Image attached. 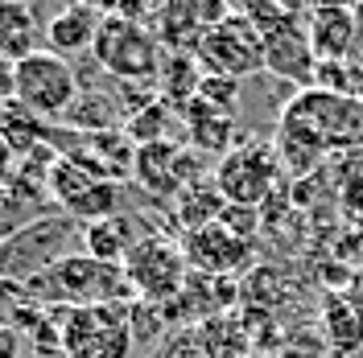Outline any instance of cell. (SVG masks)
I'll use <instances>...</instances> for the list:
<instances>
[{"instance_id":"8fae6325","label":"cell","mask_w":363,"mask_h":358,"mask_svg":"<svg viewBox=\"0 0 363 358\" xmlns=\"http://www.w3.org/2000/svg\"><path fill=\"white\" fill-rule=\"evenodd\" d=\"M133 178L157 198H182L190 185L203 181L199 178V153L194 149H178L174 140L145 144V149H136Z\"/></svg>"},{"instance_id":"8992f818","label":"cell","mask_w":363,"mask_h":358,"mask_svg":"<svg viewBox=\"0 0 363 358\" xmlns=\"http://www.w3.org/2000/svg\"><path fill=\"white\" fill-rule=\"evenodd\" d=\"M79 95H83V74L62 54L38 50L17 62V103L38 120H67Z\"/></svg>"},{"instance_id":"ac0fdd59","label":"cell","mask_w":363,"mask_h":358,"mask_svg":"<svg viewBox=\"0 0 363 358\" xmlns=\"http://www.w3.org/2000/svg\"><path fill=\"white\" fill-rule=\"evenodd\" d=\"M124 190H120V181H91L87 190L79 194L74 202H67L62 210H67L70 219H83V223H108L120 214V206H124Z\"/></svg>"},{"instance_id":"e0dca14e","label":"cell","mask_w":363,"mask_h":358,"mask_svg":"<svg viewBox=\"0 0 363 358\" xmlns=\"http://www.w3.org/2000/svg\"><path fill=\"white\" fill-rule=\"evenodd\" d=\"M322 325H326V337L339 354H351L355 346H363V313L355 309V301L347 292H330L326 305H322Z\"/></svg>"},{"instance_id":"9c48e42d","label":"cell","mask_w":363,"mask_h":358,"mask_svg":"<svg viewBox=\"0 0 363 358\" xmlns=\"http://www.w3.org/2000/svg\"><path fill=\"white\" fill-rule=\"evenodd\" d=\"M277 181H281V161H277L272 140H240L215 169V185L223 202L240 210H256Z\"/></svg>"},{"instance_id":"9a60e30c","label":"cell","mask_w":363,"mask_h":358,"mask_svg":"<svg viewBox=\"0 0 363 358\" xmlns=\"http://www.w3.org/2000/svg\"><path fill=\"white\" fill-rule=\"evenodd\" d=\"M42 29L38 13L29 4H17V0H4L0 4V58L9 62H25L29 54L42 50Z\"/></svg>"},{"instance_id":"30bf717a","label":"cell","mask_w":363,"mask_h":358,"mask_svg":"<svg viewBox=\"0 0 363 358\" xmlns=\"http://www.w3.org/2000/svg\"><path fill=\"white\" fill-rule=\"evenodd\" d=\"M124 276L133 284V296H140L145 305H157L178 296L186 284V251L174 247L161 235H145L140 243L128 251L124 260Z\"/></svg>"},{"instance_id":"7402d4cb","label":"cell","mask_w":363,"mask_h":358,"mask_svg":"<svg viewBox=\"0 0 363 358\" xmlns=\"http://www.w3.org/2000/svg\"><path fill=\"white\" fill-rule=\"evenodd\" d=\"M351 95L363 103V62H351Z\"/></svg>"},{"instance_id":"4fadbf2b","label":"cell","mask_w":363,"mask_h":358,"mask_svg":"<svg viewBox=\"0 0 363 358\" xmlns=\"http://www.w3.org/2000/svg\"><path fill=\"white\" fill-rule=\"evenodd\" d=\"M104 17H108V8H95V4H67V8H58L42 29L45 50H54V54H62V58L91 54Z\"/></svg>"},{"instance_id":"d6986e66","label":"cell","mask_w":363,"mask_h":358,"mask_svg":"<svg viewBox=\"0 0 363 358\" xmlns=\"http://www.w3.org/2000/svg\"><path fill=\"white\" fill-rule=\"evenodd\" d=\"M42 136H45V124L33 112H25L21 103L0 108V140H4L17 157L38 153V149H42Z\"/></svg>"},{"instance_id":"7a4b0ae2","label":"cell","mask_w":363,"mask_h":358,"mask_svg":"<svg viewBox=\"0 0 363 358\" xmlns=\"http://www.w3.org/2000/svg\"><path fill=\"white\" fill-rule=\"evenodd\" d=\"M264 42V70H272L277 79L297 83L301 91L314 87L318 74V54L306 33V8L294 4H244L240 8Z\"/></svg>"},{"instance_id":"ffe728a7","label":"cell","mask_w":363,"mask_h":358,"mask_svg":"<svg viewBox=\"0 0 363 358\" xmlns=\"http://www.w3.org/2000/svg\"><path fill=\"white\" fill-rule=\"evenodd\" d=\"M17 103V62L0 58V108Z\"/></svg>"},{"instance_id":"6da1fadb","label":"cell","mask_w":363,"mask_h":358,"mask_svg":"<svg viewBox=\"0 0 363 358\" xmlns=\"http://www.w3.org/2000/svg\"><path fill=\"white\" fill-rule=\"evenodd\" d=\"M91 62H95V70H104L116 83H128V87L145 83L149 87L165 70V45L153 33V25L108 13L99 33H95V45H91Z\"/></svg>"},{"instance_id":"52a82bcc","label":"cell","mask_w":363,"mask_h":358,"mask_svg":"<svg viewBox=\"0 0 363 358\" xmlns=\"http://www.w3.org/2000/svg\"><path fill=\"white\" fill-rule=\"evenodd\" d=\"M67 358H133V321L124 305H83L58 313Z\"/></svg>"},{"instance_id":"2e32d148","label":"cell","mask_w":363,"mask_h":358,"mask_svg":"<svg viewBox=\"0 0 363 358\" xmlns=\"http://www.w3.org/2000/svg\"><path fill=\"white\" fill-rule=\"evenodd\" d=\"M140 239H145V235L133 231V219L116 214L108 223H91L87 231H83V251L95 255V260H104V264H124L128 251H133Z\"/></svg>"},{"instance_id":"3957f363","label":"cell","mask_w":363,"mask_h":358,"mask_svg":"<svg viewBox=\"0 0 363 358\" xmlns=\"http://www.w3.org/2000/svg\"><path fill=\"white\" fill-rule=\"evenodd\" d=\"M29 292L42 305L62 301L67 309H83V305H124V296H133V284L124 276V264H104L87 251H74L58 268L29 280Z\"/></svg>"},{"instance_id":"277c9868","label":"cell","mask_w":363,"mask_h":358,"mask_svg":"<svg viewBox=\"0 0 363 358\" xmlns=\"http://www.w3.org/2000/svg\"><path fill=\"white\" fill-rule=\"evenodd\" d=\"M83 231L74 226L67 210L62 214H38L29 219L21 231H13L4 243H0V276L4 280H38L50 268H58L67 255H74V239Z\"/></svg>"},{"instance_id":"5bb4252c","label":"cell","mask_w":363,"mask_h":358,"mask_svg":"<svg viewBox=\"0 0 363 358\" xmlns=\"http://www.w3.org/2000/svg\"><path fill=\"white\" fill-rule=\"evenodd\" d=\"M182 251H186V260H190L194 268H203V272L244 268L240 260L248 255V247L240 243V235H235V231H227L223 223H211V226H203V231H190Z\"/></svg>"},{"instance_id":"5b68a950","label":"cell","mask_w":363,"mask_h":358,"mask_svg":"<svg viewBox=\"0 0 363 358\" xmlns=\"http://www.w3.org/2000/svg\"><path fill=\"white\" fill-rule=\"evenodd\" d=\"M277 120H289L301 132H310L326 153L363 149V103L355 95H330L318 87L297 91Z\"/></svg>"},{"instance_id":"44dd1931","label":"cell","mask_w":363,"mask_h":358,"mask_svg":"<svg viewBox=\"0 0 363 358\" xmlns=\"http://www.w3.org/2000/svg\"><path fill=\"white\" fill-rule=\"evenodd\" d=\"M0 358H17V330L0 325Z\"/></svg>"},{"instance_id":"ba28073f","label":"cell","mask_w":363,"mask_h":358,"mask_svg":"<svg viewBox=\"0 0 363 358\" xmlns=\"http://www.w3.org/2000/svg\"><path fill=\"white\" fill-rule=\"evenodd\" d=\"M194 62H199L203 74H211V79H231V83H240L244 74L264 70L260 29H256L240 8H231L223 21L211 25L203 33V42L194 50Z\"/></svg>"},{"instance_id":"7c38bea8","label":"cell","mask_w":363,"mask_h":358,"mask_svg":"<svg viewBox=\"0 0 363 358\" xmlns=\"http://www.w3.org/2000/svg\"><path fill=\"white\" fill-rule=\"evenodd\" d=\"M355 29H359V21H355L351 4H314V8H306V33H310L318 62H351Z\"/></svg>"}]
</instances>
